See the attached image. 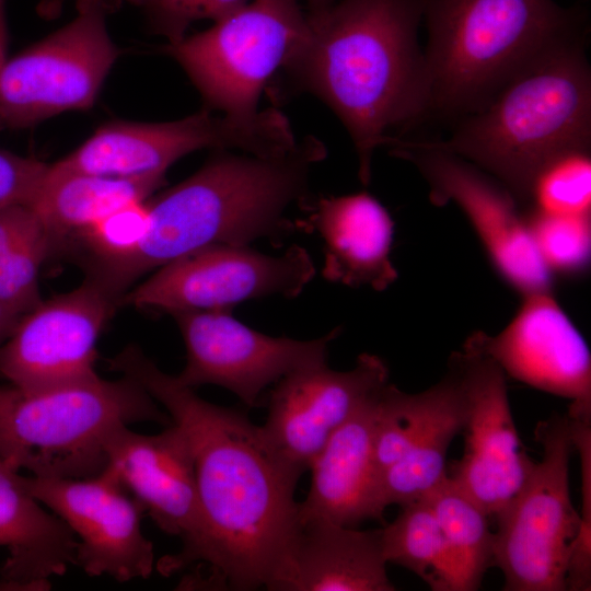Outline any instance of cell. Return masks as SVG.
<instances>
[{"instance_id": "cell-1", "label": "cell", "mask_w": 591, "mask_h": 591, "mask_svg": "<svg viewBox=\"0 0 591 591\" xmlns=\"http://www.w3.org/2000/svg\"><path fill=\"white\" fill-rule=\"evenodd\" d=\"M108 363L161 403L189 441L202 519L197 564L209 581L231 590L268 589L298 526L294 490L303 473L244 413L200 398L138 347H126Z\"/></svg>"}, {"instance_id": "cell-2", "label": "cell", "mask_w": 591, "mask_h": 591, "mask_svg": "<svg viewBox=\"0 0 591 591\" xmlns=\"http://www.w3.org/2000/svg\"><path fill=\"white\" fill-rule=\"evenodd\" d=\"M421 21V0H336L308 14V33L281 69L343 123L363 185L375 151L427 118Z\"/></svg>"}, {"instance_id": "cell-3", "label": "cell", "mask_w": 591, "mask_h": 591, "mask_svg": "<svg viewBox=\"0 0 591 591\" xmlns=\"http://www.w3.org/2000/svg\"><path fill=\"white\" fill-rule=\"evenodd\" d=\"M326 155L313 136L289 151L255 155L219 150L188 178L148 201V227L119 257L93 260L92 278L123 298L139 277L213 245L281 243L299 230L288 211L304 205L313 166Z\"/></svg>"}, {"instance_id": "cell-4", "label": "cell", "mask_w": 591, "mask_h": 591, "mask_svg": "<svg viewBox=\"0 0 591 591\" xmlns=\"http://www.w3.org/2000/svg\"><path fill=\"white\" fill-rule=\"evenodd\" d=\"M428 115L485 107L552 48L587 34L586 13L555 0H421Z\"/></svg>"}, {"instance_id": "cell-5", "label": "cell", "mask_w": 591, "mask_h": 591, "mask_svg": "<svg viewBox=\"0 0 591 591\" xmlns=\"http://www.w3.org/2000/svg\"><path fill=\"white\" fill-rule=\"evenodd\" d=\"M586 35L541 56L482 109L456 120L445 139H424L478 166L519 205L533 174L549 159L591 148V69Z\"/></svg>"}, {"instance_id": "cell-6", "label": "cell", "mask_w": 591, "mask_h": 591, "mask_svg": "<svg viewBox=\"0 0 591 591\" xmlns=\"http://www.w3.org/2000/svg\"><path fill=\"white\" fill-rule=\"evenodd\" d=\"M138 421L173 424L139 383L124 375L33 391L0 386V459L33 476L89 477L106 464V434Z\"/></svg>"}, {"instance_id": "cell-7", "label": "cell", "mask_w": 591, "mask_h": 591, "mask_svg": "<svg viewBox=\"0 0 591 591\" xmlns=\"http://www.w3.org/2000/svg\"><path fill=\"white\" fill-rule=\"evenodd\" d=\"M534 434L542 459L496 518L494 566L503 573L506 591H564L581 532L569 490L570 420L554 415L538 422Z\"/></svg>"}, {"instance_id": "cell-8", "label": "cell", "mask_w": 591, "mask_h": 591, "mask_svg": "<svg viewBox=\"0 0 591 591\" xmlns=\"http://www.w3.org/2000/svg\"><path fill=\"white\" fill-rule=\"evenodd\" d=\"M306 33L308 14L299 0H251L169 50L210 106L250 117Z\"/></svg>"}, {"instance_id": "cell-9", "label": "cell", "mask_w": 591, "mask_h": 591, "mask_svg": "<svg viewBox=\"0 0 591 591\" xmlns=\"http://www.w3.org/2000/svg\"><path fill=\"white\" fill-rule=\"evenodd\" d=\"M298 141L279 109H259L250 117L212 115L204 109L163 123L116 121L99 128L73 152L50 164L60 172L164 181L181 158L205 148L255 155H276Z\"/></svg>"}, {"instance_id": "cell-10", "label": "cell", "mask_w": 591, "mask_h": 591, "mask_svg": "<svg viewBox=\"0 0 591 591\" xmlns=\"http://www.w3.org/2000/svg\"><path fill=\"white\" fill-rule=\"evenodd\" d=\"M387 148L417 167L434 205L453 202L463 211L493 268L510 288L521 297L553 291L555 278L538 254L524 211L507 187L424 139L399 137Z\"/></svg>"}, {"instance_id": "cell-11", "label": "cell", "mask_w": 591, "mask_h": 591, "mask_svg": "<svg viewBox=\"0 0 591 591\" xmlns=\"http://www.w3.org/2000/svg\"><path fill=\"white\" fill-rule=\"evenodd\" d=\"M117 56L102 7L78 11L70 23L5 60L0 127L24 128L90 107Z\"/></svg>"}, {"instance_id": "cell-12", "label": "cell", "mask_w": 591, "mask_h": 591, "mask_svg": "<svg viewBox=\"0 0 591 591\" xmlns=\"http://www.w3.org/2000/svg\"><path fill=\"white\" fill-rule=\"evenodd\" d=\"M315 274L309 253L292 245L273 256L248 245H213L169 263L125 292L120 304L171 315L231 310L271 296L298 297Z\"/></svg>"}, {"instance_id": "cell-13", "label": "cell", "mask_w": 591, "mask_h": 591, "mask_svg": "<svg viewBox=\"0 0 591 591\" xmlns=\"http://www.w3.org/2000/svg\"><path fill=\"white\" fill-rule=\"evenodd\" d=\"M466 398L463 455L448 476L490 517L513 500L535 462L521 444L508 398L506 374L470 336L449 358Z\"/></svg>"}, {"instance_id": "cell-14", "label": "cell", "mask_w": 591, "mask_h": 591, "mask_svg": "<svg viewBox=\"0 0 591 591\" xmlns=\"http://www.w3.org/2000/svg\"><path fill=\"white\" fill-rule=\"evenodd\" d=\"M120 299L92 277L40 301L0 348V375L33 391L97 378V340Z\"/></svg>"}, {"instance_id": "cell-15", "label": "cell", "mask_w": 591, "mask_h": 591, "mask_svg": "<svg viewBox=\"0 0 591 591\" xmlns=\"http://www.w3.org/2000/svg\"><path fill=\"white\" fill-rule=\"evenodd\" d=\"M186 347V364L175 375L185 386L212 384L253 407L270 384L300 369L326 363L328 344L340 328L312 340L259 333L223 311L173 314Z\"/></svg>"}, {"instance_id": "cell-16", "label": "cell", "mask_w": 591, "mask_h": 591, "mask_svg": "<svg viewBox=\"0 0 591 591\" xmlns=\"http://www.w3.org/2000/svg\"><path fill=\"white\" fill-rule=\"evenodd\" d=\"M23 480L76 535V565L86 575L119 582L151 575L154 551L141 531L144 509L109 466L89 477L31 475Z\"/></svg>"}, {"instance_id": "cell-17", "label": "cell", "mask_w": 591, "mask_h": 591, "mask_svg": "<svg viewBox=\"0 0 591 591\" xmlns=\"http://www.w3.org/2000/svg\"><path fill=\"white\" fill-rule=\"evenodd\" d=\"M107 466L144 512L166 534L182 540L181 553L158 564L170 575L197 564L202 546V519L194 455L183 429L176 424L158 434H140L119 425L104 438Z\"/></svg>"}, {"instance_id": "cell-18", "label": "cell", "mask_w": 591, "mask_h": 591, "mask_svg": "<svg viewBox=\"0 0 591 591\" xmlns=\"http://www.w3.org/2000/svg\"><path fill=\"white\" fill-rule=\"evenodd\" d=\"M387 383V366L370 354L348 371L326 363L297 370L275 383L260 429L277 454L304 473L333 433Z\"/></svg>"}, {"instance_id": "cell-19", "label": "cell", "mask_w": 591, "mask_h": 591, "mask_svg": "<svg viewBox=\"0 0 591 591\" xmlns=\"http://www.w3.org/2000/svg\"><path fill=\"white\" fill-rule=\"evenodd\" d=\"M506 375L571 401L568 417L591 418V355L553 291L522 297L497 335H471Z\"/></svg>"}, {"instance_id": "cell-20", "label": "cell", "mask_w": 591, "mask_h": 591, "mask_svg": "<svg viewBox=\"0 0 591 591\" xmlns=\"http://www.w3.org/2000/svg\"><path fill=\"white\" fill-rule=\"evenodd\" d=\"M381 391L333 433L311 464L308 496L298 502L299 520L321 519L348 528L383 521L386 508L373 456V420Z\"/></svg>"}, {"instance_id": "cell-21", "label": "cell", "mask_w": 591, "mask_h": 591, "mask_svg": "<svg viewBox=\"0 0 591 591\" xmlns=\"http://www.w3.org/2000/svg\"><path fill=\"white\" fill-rule=\"evenodd\" d=\"M386 564L381 529L359 531L321 519H298L268 590L393 591Z\"/></svg>"}, {"instance_id": "cell-22", "label": "cell", "mask_w": 591, "mask_h": 591, "mask_svg": "<svg viewBox=\"0 0 591 591\" xmlns=\"http://www.w3.org/2000/svg\"><path fill=\"white\" fill-rule=\"evenodd\" d=\"M299 228L324 243L323 277L348 287L383 291L398 277L391 259L394 221L372 195L360 192L322 197Z\"/></svg>"}, {"instance_id": "cell-23", "label": "cell", "mask_w": 591, "mask_h": 591, "mask_svg": "<svg viewBox=\"0 0 591 591\" xmlns=\"http://www.w3.org/2000/svg\"><path fill=\"white\" fill-rule=\"evenodd\" d=\"M43 507L20 470L0 459V546L9 552L0 568V589L45 590L53 577L76 565V535Z\"/></svg>"}, {"instance_id": "cell-24", "label": "cell", "mask_w": 591, "mask_h": 591, "mask_svg": "<svg viewBox=\"0 0 591 591\" xmlns=\"http://www.w3.org/2000/svg\"><path fill=\"white\" fill-rule=\"evenodd\" d=\"M158 178H121L81 172H60L48 164L28 205L56 245L78 235L112 211L146 200L161 186Z\"/></svg>"}, {"instance_id": "cell-25", "label": "cell", "mask_w": 591, "mask_h": 591, "mask_svg": "<svg viewBox=\"0 0 591 591\" xmlns=\"http://www.w3.org/2000/svg\"><path fill=\"white\" fill-rule=\"evenodd\" d=\"M432 413L407 452L381 475V498L385 508L422 498L447 476L448 449L466 418V398L456 369L437 383Z\"/></svg>"}, {"instance_id": "cell-26", "label": "cell", "mask_w": 591, "mask_h": 591, "mask_svg": "<svg viewBox=\"0 0 591 591\" xmlns=\"http://www.w3.org/2000/svg\"><path fill=\"white\" fill-rule=\"evenodd\" d=\"M424 498L441 530L455 591H474L494 566L495 532L490 517L447 474Z\"/></svg>"}, {"instance_id": "cell-27", "label": "cell", "mask_w": 591, "mask_h": 591, "mask_svg": "<svg viewBox=\"0 0 591 591\" xmlns=\"http://www.w3.org/2000/svg\"><path fill=\"white\" fill-rule=\"evenodd\" d=\"M401 508L396 519L381 529L386 563L415 572L432 590L455 591L447 546L429 502L422 497Z\"/></svg>"}, {"instance_id": "cell-28", "label": "cell", "mask_w": 591, "mask_h": 591, "mask_svg": "<svg viewBox=\"0 0 591 591\" xmlns=\"http://www.w3.org/2000/svg\"><path fill=\"white\" fill-rule=\"evenodd\" d=\"M520 206L525 212L591 215V148L545 162L531 177Z\"/></svg>"}, {"instance_id": "cell-29", "label": "cell", "mask_w": 591, "mask_h": 591, "mask_svg": "<svg viewBox=\"0 0 591 591\" xmlns=\"http://www.w3.org/2000/svg\"><path fill=\"white\" fill-rule=\"evenodd\" d=\"M437 384L408 394L387 383L378 398L373 420V456L380 476L410 448L436 404Z\"/></svg>"}, {"instance_id": "cell-30", "label": "cell", "mask_w": 591, "mask_h": 591, "mask_svg": "<svg viewBox=\"0 0 591 591\" xmlns=\"http://www.w3.org/2000/svg\"><path fill=\"white\" fill-rule=\"evenodd\" d=\"M524 215L538 254L554 278L584 276L591 259V215Z\"/></svg>"}, {"instance_id": "cell-31", "label": "cell", "mask_w": 591, "mask_h": 591, "mask_svg": "<svg viewBox=\"0 0 591 591\" xmlns=\"http://www.w3.org/2000/svg\"><path fill=\"white\" fill-rule=\"evenodd\" d=\"M56 246L40 223L0 258V303L4 308L21 317L42 301L39 270Z\"/></svg>"}, {"instance_id": "cell-32", "label": "cell", "mask_w": 591, "mask_h": 591, "mask_svg": "<svg viewBox=\"0 0 591 591\" xmlns=\"http://www.w3.org/2000/svg\"><path fill=\"white\" fill-rule=\"evenodd\" d=\"M148 219V201H136L112 211L77 236L88 246L93 260L111 259L137 246L144 235Z\"/></svg>"}, {"instance_id": "cell-33", "label": "cell", "mask_w": 591, "mask_h": 591, "mask_svg": "<svg viewBox=\"0 0 591 591\" xmlns=\"http://www.w3.org/2000/svg\"><path fill=\"white\" fill-rule=\"evenodd\" d=\"M575 450L581 463V532L571 555L566 587L587 591L591 587V418H570Z\"/></svg>"}, {"instance_id": "cell-34", "label": "cell", "mask_w": 591, "mask_h": 591, "mask_svg": "<svg viewBox=\"0 0 591 591\" xmlns=\"http://www.w3.org/2000/svg\"><path fill=\"white\" fill-rule=\"evenodd\" d=\"M251 0H146L154 28L164 35L170 44L185 37L188 26L200 20L216 22Z\"/></svg>"}, {"instance_id": "cell-35", "label": "cell", "mask_w": 591, "mask_h": 591, "mask_svg": "<svg viewBox=\"0 0 591 591\" xmlns=\"http://www.w3.org/2000/svg\"><path fill=\"white\" fill-rule=\"evenodd\" d=\"M48 164L0 150V208L33 200Z\"/></svg>"}, {"instance_id": "cell-36", "label": "cell", "mask_w": 591, "mask_h": 591, "mask_svg": "<svg viewBox=\"0 0 591 591\" xmlns=\"http://www.w3.org/2000/svg\"><path fill=\"white\" fill-rule=\"evenodd\" d=\"M39 225L40 221L28 205L0 208V258Z\"/></svg>"}, {"instance_id": "cell-37", "label": "cell", "mask_w": 591, "mask_h": 591, "mask_svg": "<svg viewBox=\"0 0 591 591\" xmlns=\"http://www.w3.org/2000/svg\"><path fill=\"white\" fill-rule=\"evenodd\" d=\"M19 320L20 316L0 303V348L11 335Z\"/></svg>"}, {"instance_id": "cell-38", "label": "cell", "mask_w": 591, "mask_h": 591, "mask_svg": "<svg viewBox=\"0 0 591 591\" xmlns=\"http://www.w3.org/2000/svg\"><path fill=\"white\" fill-rule=\"evenodd\" d=\"M8 30L4 14V0H0V72L7 60Z\"/></svg>"}, {"instance_id": "cell-39", "label": "cell", "mask_w": 591, "mask_h": 591, "mask_svg": "<svg viewBox=\"0 0 591 591\" xmlns=\"http://www.w3.org/2000/svg\"><path fill=\"white\" fill-rule=\"evenodd\" d=\"M104 0H74L78 11L102 7ZM130 3L143 7L146 0H128Z\"/></svg>"}, {"instance_id": "cell-40", "label": "cell", "mask_w": 591, "mask_h": 591, "mask_svg": "<svg viewBox=\"0 0 591 591\" xmlns=\"http://www.w3.org/2000/svg\"><path fill=\"white\" fill-rule=\"evenodd\" d=\"M304 1H305L306 5L309 7L310 12H311V11H316V10L323 9V8L332 4L336 0H304Z\"/></svg>"}]
</instances>
